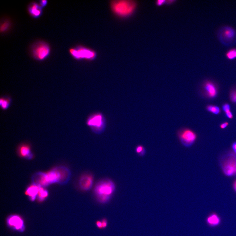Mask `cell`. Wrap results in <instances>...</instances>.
<instances>
[{"label":"cell","instance_id":"1","mask_svg":"<svg viewBox=\"0 0 236 236\" xmlns=\"http://www.w3.org/2000/svg\"><path fill=\"white\" fill-rule=\"evenodd\" d=\"M71 174L68 168L60 166L46 173L36 174L33 178L34 184L42 187L56 183L66 184L70 180Z\"/></svg>","mask_w":236,"mask_h":236},{"label":"cell","instance_id":"2","mask_svg":"<svg viewBox=\"0 0 236 236\" xmlns=\"http://www.w3.org/2000/svg\"><path fill=\"white\" fill-rule=\"evenodd\" d=\"M116 189L114 182L110 179L100 181L96 185L94 190L97 201L101 204L106 203L112 197Z\"/></svg>","mask_w":236,"mask_h":236},{"label":"cell","instance_id":"3","mask_svg":"<svg viewBox=\"0 0 236 236\" xmlns=\"http://www.w3.org/2000/svg\"><path fill=\"white\" fill-rule=\"evenodd\" d=\"M110 5L113 14L122 18L132 15L136 7V3L130 0H114L111 1Z\"/></svg>","mask_w":236,"mask_h":236},{"label":"cell","instance_id":"4","mask_svg":"<svg viewBox=\"0 0 236 236\" xmlns=\"http://www.w3.org/2000/svg\"><path fill=\"white\" fill-rule=\"evenodd\" d=\"M223 171L227 177L236 175V154L228 152L224 154L219 162Z\"/></svg>","mask_w":236,"mask_h":236},{"label":"cell","instance_id":"5","mask_svg":"<svg viewBox=\"0 0 236 236\" xmlns=\"http://www.w3.org/2000/svg\"><path fill=\"white\" fill-rule=\"evenodd\" d=\"M69 51L72 57L78 60L92 61L97 57V53L95 50L82 45L71 48Z\"/></svg>","mask_w":236,"mask_h":236},{"label":"cell","instance_id":"6","mask_svg":"<svg viewBox=\"0 0 236 236\" xmlns=\"http://www.w3.org/2000/svg\"><path fill=\"white\" fill-rule=\"evenodd\" d=\"M176 133L181 144L186 148L192 147L197 139L196 133L188 128L183 127L179 129Z\"/></svg>","mask_w":236,"mask_h":236},{"label":"cell","instance_id":"7","mask_svg":"<svg viewBox=\"0 0 236 236\" xmlns=\"http://www.w3.org/2000/svg\"><path fill=\"white\" fill-rule=\"evenodd\" d=\"M31 51L32 55L35 59L38 61H43L50 55V48L47 43L41 41L33 44Z\"/></svg>","mask_w":236,"mask_h":236},{"label":"cell","instance_id":"8","mask_svg":"<svg viewBox=\"0 0 236 236\" xmlns=\"http://www.w3.org/2000/svg\"><path fill=\"white\" fill-rule=\"evenodd\" d=\"M218 34L220 41L224 45L230 46L236 42V32L230 27L226 26L221 28Z\"/></svg>","mask_w":236,"mask_h":236},{"label":"cell","instance_id":"9","mask_svg":"<svg viewBox=\"0 0 236 236\" xmlns=\"http://www.w3.org/2000/svg\"><path fill=\"white\" fill-rule=\"evenodd\" d=\"M103 116L99 114L96 115L89 118L87 124L91 127L93 131L96 134H100L105 129L104 123L103 122Z\"/></svg>","mask_w":236,"mask_h":236},{"label":"cell","instance_id":"10","mask_svg":"<svg viewBox=\"0 0 236 236\" xmlns=\"http://www.w3.org/2000/svg\"><path fill=\"white\" fill-rule=\"evenodd\" d=\"M7 222L8 226L14 230L22 232L25 230L23 221L18 215H10L7 218Z\"/></svg>","mask_w":236,"mask_h":236},{"label":"cell","instance_id":"11","mask_svg":"<svg viewBox=\"0 0 236 236\" xmlns=\"http://www.w3.org/2000/svg\"><path fill=\"white\" fill-rule=\"evenodd\" d=\"M93 184V178L91 174H85L81 176L79 180V185L80 188L87 191L92 188Z\"/></svg>","mask_w":236,"mask_h":236},{"label":"cell","instance_id":"12","mask_svg":"<svg viewBox=\"0 0 236 236\" xmlns=\"http://www.w3.org/2000/svg\"><path fill=\"white\" fill-rule=\"evenodd\" d=\"M221 218L216 213L212 212L206 218L207 225L211 228H216L221 224Z\"/></svg>","mask_w":236,"mask_h":236},{"label":"cell","instance_id":"13","mask_svg":"<svg viewBox=\"0 0 236 236\" xmlns=\"http://www.w3.org/2000/svg\"><path fill=\"white\" fill-rule=\"evenodd\" d=\"M28 11L32 17L39 18L42 14V8L35 2L30 3L28 7Z\"/></svg>","mask_w":236,"mask_h":236},{"label":"cell","instance_id":"14","mask_svg":"<svg viewBox=\"0 0 236 236\" xmlns=\"http://www.w3.org/2000/svg\"><path fill=\"white\" fill-rule=\"evenodd\" d=\"M18 152L19 156L31 160L33 157V154L32 153L29 145L24 144L20 145L19 148Z\"/></svg>","mask_w":236,"mask_h":236},{"label":"cell","instance_id":"15","mask_svg":"<svg viewBox=\"0 0 236 236\" xmlns=\"http://www.w3.org/2000/svg\"><path fill=\"white\" fill-rule=\"evenodd\" d=\"M40 186L34 184L28 187L25 194L32 201H34L37 197L38 191Z\"/></svg>","mask_w":236,"mask_h":236},{"label":"cell","instance_id":"16","mask_svg":"<svg viewBox=\"0 0 236 236\" xmlns=\"http://www.w3.org/2000/svg\"><path fill=\"white\" fill-rule=\"evenodd\" d=\"M203 88L209 97L213 98L217 95V91L216 87L212 83L210 82H207L203 85Z\"/></svg>","mask_w":236,"mask_h":236},{"label":"cell","instance_id":"17","mask_svg":"<svg viewBox=\"0 0 236 236\" xmlns=\"http://www.w3.org/2000/svg\"><path fill=\"white\" fill-rule=\"evenodd\" d=\"M11 99L9 96H5L1 97L0 105L2 110H6L9 108L11 103Z\"/></svg>","mask_w":236,"mask_h":236},{"label":"cell","instance_id":"18","mask_svg":"<svg viewBox=\"0 0 236 236\" xmlns=\"http://www.w3.org/2000/svg\"><path fill=\"white\" fill-rule=\"evenodd\" d=\"M48 195V191L43 187L40 186L37 195V198L39 201H42L47 197Z\"/></svg>","mask_w":236,"mask_h":236},{"label":"cell","instance_id":"19","mask_svg":"<svg viewBox=\"0 0 236 236\" xmlns=\"http://www.w3.org/2000/svg\"><path fill=\"white\" fill-rule=\"evenodd\" d=\"M135 152L140 157H144L146 153V150L144 146L142 145H137L135 148Z\"/></svg>","mask_w":236,"mask_h":236},{"label":"cell","instance_id":"20","mask_svg":"<svg viewBox=\"0 0 236 236\" xmlns=\"http://www.w3.org/2000/svg\"><path fill=\"white\" fill-rule=\"evenodd\" d=\"M206 109L207 111L215 115L218 114L221 112L220 109L216 106L208 105Z\"/></svg>","mask_w":236,"mask_h":236},{"label":"cell","instance_id":"21","mask_svg":"<svg viewBox=\"0 0 236 236\" xmlns=\"http://www.w3.org/2000/svg\"><path fill=\"white\" fill-rule=\"evenodd\" d=\"M226 55L227 58L229 60H233L236 59V49H232L228 51Z\"/></svg>","mask_w":236,"mask_h":236},{"label":"cell","instance_id":"22","mask_svg":"<svg viewBox=\"0 0 236 236\" xmlns=\"http://www.w3.org/2000/svg\"><path fill=\"white\" fill-rule=\"evenodd\" d=\"M10 22L8 20H5L1 24V31L4 32L7 31L10 26Z\"/></svg>","mask_w":236,"mask_h":236},{"label":"cell","instance_id":"23","mask_svg":"<svg viewBox=\"0 0 236 236\" xmlns=\"http://www.w3.org/2000/svg\"><path fill=\"white\" fill-rule=\"evenodd\" d=\"M223 109L225 113L230 111V106L229 104L225 103L223 106Z\"/></svg>","mask_w":236,"mask_h":236},{"label":"cell","instance_id":"24","mask_svg":"<svg viewBox=\"0 0 236 236\" xmlns=\"http://www.w3.org/2000/svg\"><path fill=\"white\" fill-rule=\"evenodd\" d=\"M102 223L103 229H105L108 225V221L107 219L103 218L101 221Z\"/></svg>","mask_w":236,"mask_h":236},{"label":"cell","instance_id":"25","mask_svg":"<svg viewBox=\"0 0 236 236\" xmlns=\"http://www.w3.org/2000/svg\"><path fill=\"white\" fill-rule=\"evenodd\" d=\"M231 98L232 101L234 103H236V91L231 93Z\"/></svg>","mask_w":236,"mask_h":236},{"label":"cell","instance_id":"26","mask_svg":"<svg viewBox=\"0 0 236 236\" xmlns=\"http://www.w3.org/2000/svg\"><path fill=\"white\" fill-rule=\"evenodd\" d=\"M47 3L46 0H41L40 2V5L43 8L47 5Z\"/></svg>","mask_w":236,"mask_h":236},{"label":"cell","instance_id":"27","mask_svg":"<svg viewBox=\"0 0 236 236\" xmlns=\"http://www.w3.org/2000/svg\"><path fill=\"white\" fill-rule=\"evenodd\" d=\"M96 227L99 229H103L102 223L101 221H98L96 222Z\"/></svg>","mask_w":236,"mask_h":236},{"label":"cell","instance_id":"28","mask_svg":"<svg viewBox=\"0 0 236 236\" xmlns=\"http://www.w3.org/2000/svg\"><path fill=\"white\" fill-rule=\"evenodd\" d=\"M226 115L228 118L230 119H233V114L230 111L226 113Z\"/></svg>","mask_w":236,"mask_h":236},{"label":"cell","instance_id":"29","mask_svg":"<svg viewBox=\"0 0 236 236\" xmlns=\"http://www.w3.org/2000/svg\"><path fill=\"white\" fill-rule=\"evenodd\" d=\"M229 125V123L227 122H225L221 124L220 125V127L222 129L225 128L228 125Z\"/></svg>","mask_w":236,"mask_h":236},{"label":"cell","instance_id":"30","mask_svg":"<svg viewBox=\"0 0 236 236\" xmlns=\"http://www.w3.org/2000/svg\"><path fill=\"white\" fill-rule=\"evenodd\" d=\"M232 148L234 153L236 154V142H234L232 145Z\"/></svg>","mask_w":236,"mask_h":236},{"label":"cell","instance_id":"31","mask_svg":"<svg viewBox=\"0 0 236 236\" xmlns=\"http://www.w3.org/2000/svg\"><path fill=\"white\" fill-rule=\"evenodd\" d=\"M233 187L234 190L235 191V192H236V180L234 183Z\"/></svg>","mask_w":236,"mask_h":236},{"label":"cell","instance_id":"32","mask_svg":"<svg viewBox=\"0 0 236 236\" xmlns=\"http://www.w3.org/2000/svg\"></svg>","mask_w":236,"mask_h":236}]
</instances>
